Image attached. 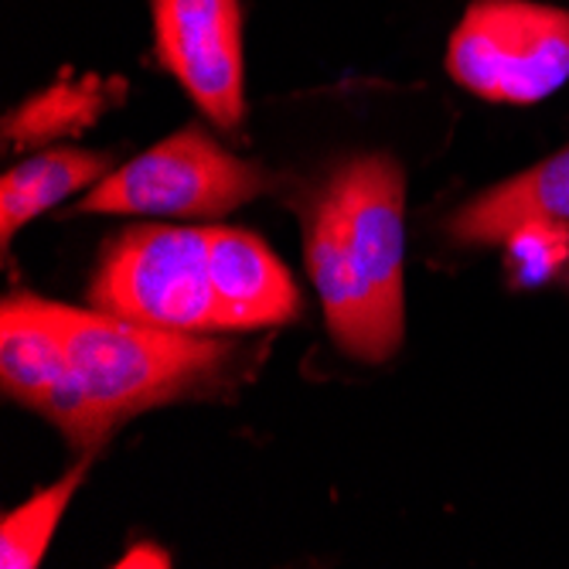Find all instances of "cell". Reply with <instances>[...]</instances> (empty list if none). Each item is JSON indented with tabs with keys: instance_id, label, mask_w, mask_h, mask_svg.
Here are the masks:
<instances>
[{
	"instance_id": "1",
	"label": "cell",
	"mask_w": 569,
	"mask_h": 569,
	"mask_svg": "<svg viewBox=\"0 0 569 569\" xmlns=\"http://www.w3.org/2000/svg\"><path fill=\"white\" fill-rule=\"evenodd\" d=\"M59 321L82 406L76 447L86 450L99 447L137 412L209 382L229 358L222 341L150 328L96 307L76 310L59 303Z\"/></svg>"
},
{
	"instance_id": "2",
	"label": "cell",
	"mask_w": 569,
	"mask_h": 569,
	"mask_svg": "<svg viewBox=\"0 0 569 569\" xmlns=\"http://www.w3.org/2000/svg\"><path fill=\"white\" fill-rule=\"evenodd\" d=\"M89 303L150 328L226 331L209 270V229L133 226L107 246Z\"/></svg>"
},
{
	"instance_id": "3",
	"label": "cell",
	"mask_w": 569,
	"mask_h": 569,
	"mask_svg": "<svg viewBox=\"0 0 569 569\" xmlns=\"http://www.w3.org/2000/svg\"><path fill=\"white\" fill-rule=\"evenodd\" d=\"M270 188L267 174L198 127L153 143L82 198V212L216 219Z\"/></svg>"
},
{
	"instance_id": "4",
	"label": "cell",
	"mask_w": 569,
	"mask_h": 569,
	"mask_svg": "<svg viewBox=\"0 0 569 569\" xmlns=\"http://www.w3.org/2000/svg\"><path fill=\"white\" fill-rule=\"evenodd\" d=\"M447 72L491 102H539L569 79V11L536 0H475L450 34Z\"/></svg>"
},
{
	"instance_id": "5",
	"label": "cell",
	"mask_w": 569,
	"mask_h": 569,
	"mask_svg": "<svg viewBox=\"0 0 569 569\" xmlns=\"http://www.w3.org/2000/svg\"><path fill=\"white\" fill-rule=\"evenodd\" d=\"M355 277L366 287L386 335L399 345L402 321V260H406V178L389 153L345 161L325 188Z\"/></svg>"
},
{
	"instance_id": "6",
	"label": "cell",
	"mask_w": 569,
	"mask_h": 569,
	"mask_svg": "<svg viewBox=\"0 0 569 569\" xmlns=\"http://www.w3.org/2000/svg\"><path fill=\"white\" fill-rule=\"evenodd\" d=\"M161 66L219 127L246 113V56L239 0H153Z\"/></svg>"
},
{
	"instance_id": "7",
	"label": "cell",
	"mask_w": 569,
	"mask_h": 569,
	"mask_svg": "<svg viewBox=\"0 0 569 569\" xmlns=\"http://www.w3.org/2000/svg\"><path fill=\"white\" fill-rule=\"evenodd\" d=\"M0 386L8 399L41 412L72 443L79 440L82 406L56 300L34 293H14L4 300V310H0Z\"/></svg>"
},
{
	"instance_id": "8",
	"label": "cell",
	"mask_w": 569,
	"mask_h": 569,
	"mask_svg": "<svg viewBox=\"0 0 569 569\" xmlns=\"http://www.w3.org/2000/svg\"><path fill=\"white\" fill-rule=\"evenodd\" d=\"M209 270L226 331H260L297 318L300 293L280 256L246 229H209Z\"/></svg>"
},
{
	"instance_id": "9",
	"label": "cell",
	"mask_w": 569,
	"mask_h": 569,
	"mask_svg": "<svg viewBox=\"0 0 569 569\" xmlns=\"http://www.w3.org/2000/svg\"><path fill=\"white\" fill-rule=\"evenodd\" d=\"M526 222H549L569 232V147L471 198L447 229L457 242L481 246L505 242Z\"/></svg>"
},
{
	"instance_id": "10",
	"label": "cell",
	"mask_w": 569,
	"mask_h": 569,
	"mask_svg": "<svg viewBox=\"0 0 569 569\" xmlns=\"http://www.w3.org/2000/svg\"><path fill=\"white\" fill-rule=\"evenodd\" d=\"M110 174V158L92 150L56 147L41 150L34 158L11 168L0 181V239L11 242V236L28 226L34 216L48 212L51 204L66 201L82 188H96Z\"/></svg>"
},
{
	"instance_id": "11",
	"label": "cell",
	"mask_w": 569,
	"mask_h": 569,
	"mask_svg": "<svg viewBox=\"0 0 569 569\" xmlns=\"http://www.w3.org/2000/svg\"><path fill=\"white\" fill-rule=\"evenodd\" d=\"M79 481H82V468L69 471L62 481L38 491L31 501L4 515V522H0V566L34 569L44 559L51 536H56L72 495L79 491Z\"/></svg>"
},
{
	"instance_id": "12",
	"label": "cell",
	"mask_w": 569,
	"mask_h": 569,
	"mask_svg": "<svg viewBox=\"0 0 569 569\" xmlns=\"http://www.w3.org/2000/svg\"><path fill=\"white\" fill-rule=\"evenodd\" d=\"M102 107V96L96 86H56L41 96H34L28 107L11 120L8 133L24 147V143H44L62 133L82 130L86 123L96 120Z\"/></svg>"
},
{
	"instance_id": "13",
	"label": "cell",
	"mask_w": 569,
	"mask_h": 569,
	"mask_svg": "<svg viewBox=\"0 0 569 569\" xmlns=\"http://www.w3.org/2000/svg\"><path fill=\"white\" fill-rule=\"evenodd\" d=\"M508 267L519 283H542L549 280L569 256V232L549 222H526L508 239Z\"/></svg>"
},
{
	"instance_id": "14",
	"label": "cell",
	"mask_w": 569,
	"mask_h": 569,
	"mask_svg": "<svg viewBox=\"0 0 569 569\" xmlns=\"http://www.w3.org/2000/svg\"><path fill=\"white\" fill-rule=\"evenodd\" d=\"M117 566H171V559H168V552L164 549H158V546H137V549H130Z\"/></svg>"
}]
</instances>
